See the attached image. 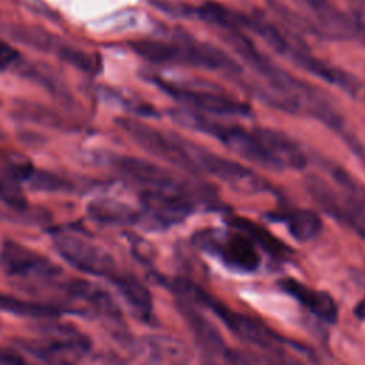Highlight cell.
<instances>
[{"label": "cell", "mask_w": 365, "mask_h": 365, "mask_svg": "<svg viewBox=\"0 0 365 365\" xmlns=\"http://www.w3.org/2000/svg\"><path fill=\"white\" fill-rule=\"evenodd\" d=\"M231 228L222 232L214 230L207 234L201 232L198 235V244L235 271H255L261 261L257 242L244 230L234 225Z\"/></svg>", "instance_id": "cell-2"}, {"label": "cell", "mask_w": 365, "mask_h": 365, "mask_svg": "<svg viewBox=\"0 0 365 365\" xmlns=\"http://www.w3.org/2000/svg\"><path fill=\"white\" fill-rule=\"evenodd\" d=\"M60 57L68 63L70 66L76 67L77 70H81L84 73H97L100 70V61L97 56H93L84 50H78L74 47L63 46L58 48Z\"/></svg>", "instance_id": "cell-12"}, {"label": "cell", "mask_w": 365, "mask_h": 365, "mask_svg": "<svg viewBox=\"0 0 365 365\" xmlns=\"http://www.w3.org/2000/svg\"><path fill=\"white\" fill-rule=\"evenodd\" d=\"M0 309L9 311L19 315H30V317H53L58 315V309L50 305H41V304H33L27 301L17 299L14 297H9L4 294H0Z\"/></svg>", "instance_id": "cell-10"}, {"label": "cell", "mask_w": 365, "mask_h": 365, "mask_svg": "<svg viewBox=\"0 0 365 365\" xmlns=\"http://www.w3.org/2000/svg\"><path fill=\"white\" fill-rule=\"evenodd\" d=\"M58 252L74 267L81 271L108 275L113 271V259L103 250L71 235H60L56 240Z\"/></svg>", "instance_id": "cell-5"}, {"label": "cell", "mask_w": 365, "mask_h": 365, "mask_svg": "<svg viewBox=\"0 0 365 365\" xmlns=\"http://www.w3.org/2000/svg\"><path fill=\"white\" fill-rule=\"evenodd\" d=\"M279 287L284 292L295 298L299 304H302L309 312L317 315L319 319L328 324H334L336 321L338 308L329 294L312 289L294 278H285L279 281Z\"/></svg>", "instance_id": "cell-6"}, {"label": "cell", "mask_w": 365, "mask_h": 365, "mask_svg": "<svg viewBox=\"0 0 365 365\" xmlns=\"http://www.w3.org/2000/svg\"><path fill=\"white\" fill-rule=\"evenodd\" d=\"M127 301L140 312L147 314L150 311V295L147 289L135 279L128 278V277H118L114 279Z\"/></svg>", "instance_id": "cell-11"}, {"label": "cell", "mask_w": 365, "mask_h": 365, "mask_svg": "<svg viewBox=\"0 0 365 365\" xmlns=\"http://www.w3.org/2000/svg\"><path fill=\"white\" fill-rule=\"evenodd\" d=\"M173 115L185 127L218 138L234 153L259 165L272 170H299L307 164V158L298 144L279 131L261 127L247 130L240 125H227L195 111L175 110Z\"/></svg>", "instance_id": "cell-1"}, {"label": "cell", "mask_w": 365, "mask_h": 365, "mask_svg": "<svg viewBox=\"0 0 365 365\" xmlns=\"http://www.w3.org/2000/svg\"><path fill=\"white\" fill-rule=\"evenodd\" d=\"M153 81L173 98L188 104L197 111L211 113V114H234V115H247L250 107L237 98L227 96L218 91H210L202 88H191L187 86L173 84L158 77H153Z\"/></svg>", "instance_id": "cell-3"}, {"label": "cell", "mask_w": 365, "mask_h": 365, "mask_svg": "<svg viewBox=\"0 0 365 365\" xmlns=\"http://www.w3.org/2000/svg\"><path fill=\"white\" fill-rule=\"evenodd\" d=\"M19 114L27 120H31L36 123L51 124V125H58L61 121L54 111L48 110L47 107L37 106V104H21Z\"/></svg>", "instance_id": "cell-13"}, {"label": "cell", "mask_w": 365, "mask_h": 365, "mask_svg": "<svg viewBox=\"0 0 365 365\" xmlns=\"http://www.w3.org/2000/svg\"><path fill=\"white\" fill-rule=\"evenodd\" d=\"M230 225L238 227V228L244 230L245 232H248L254 238V241L257 242V245L259 248L269 252L275 258H285V255L289 252V250L285 247V244L278 241L275 237H272L269 232H267L262 227H259L248 220L232 218Z\"/></svg>", "instance_id": "cell-9"}, {"label": "cell", "mask_w": 365, "mask_h": 365, "mask_svg": "<svg viewBox=\"0 0 365 365\" xmlns=\"http://www.w3.org/2000/svg\"><path fill=\"white\" fill-rule=\"evenodd\" d=\"M194 295L204 304L207 305L210 309H212L215 312V315L218 318H221V321L240 338L245 339L247 342H251L254 345H259L265 349H275L282 339L272 332L269 328H267L265 325L259 324L257 319H252L247 315L238 314L231 311L228 307H225L224 304L212 299L211 297L205 295L201 292V289H198L197 287L190 288Z\"/></svg>", "instance_id": "cell-4"}, {"label": "cell", "mask_w": 365, "mask_h": 365, "mask_svg": "<svg viewBox=\"0 0 365 365\" xmlns=\"http://www.w3.org/2000/svg\"><path fill=\"white\" fill-rule=\"evenodd\" d=\"M356 16H358V21H359V29L362 30L364 36H365V13L364 10H356Z\"/></svg>", "instance_id": "cell-16"}, {"label": "cell", "mask_w": 365, "mask_h": 365, "mask_svg": "<svg viewBox=\"0 0 365 365\" xmlns=\"http://www.w3.org/2000/svg\"><path fill=\"white\" fill-rule=\"evenodd\" d=\"M354 312H355L356 318L365 319V298L359 301V304L355 307V311H354Z\"/></svg>", "instance_id": "cell-15"}, {"label": "cell", "mask_w": 365, "mask_h": 365, "mask_svg": "<svg viewBox=\"0 0 365 365\" xmlns=\"http://www.w3.org/2000/svg\"><path fill=\"white\" fill-rule=\"evenodd\" d=\"M3 261L9 271L14 275H41L48 277L58 272V267L51 264L47 258L21 247L16 242H4Z\"/></svg>", "instance_id": "cell-7"}, {"label": "cell", "mask_w": 365, "mask_h": 365, "mask_svg": "<svg viewBox=\"0 0 365 365\" xmlns=\"http://www.w3.org/2000/svg\"><path fill=\"white\" fill-rule=\"evenodd\" d=\"M19 60H20L19 51L10 44H7L6 41L0 40V70L13 67L14 64H17Z\"/></svg>", "instance_id": "cell-14"}, {"label": "cell", "mask_w": 365, "mask_h": 365, "mask_svg": "<svg viewBox=\"0 0 365 365\" xmlns=\"http://www.w3.org/2000/svg\"><path fill=\"white\" fill-rule=\"evenodd\" d=\"M0 137H1V131H0Z\"/></svg>", "instance_id": "cell-17"}, {"label": "cell", "mask_w": 365, "mask_h": 365, "mask_svg": "<svg viewBox=\"0 0 365 365\" xmlns=\"http://www.w3.org/2000/svg\"><path fill=\"white\" fill-rule=\"evenodd\" d=\"M277 221L284 224L294 238L298 241L312 240L322 228L319 217L308 210H289L272 215Z\"/></svg>", "instance_id": "cell-8"}]
</instances>
